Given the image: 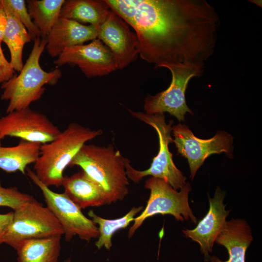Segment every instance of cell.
Wrapping results in <instances>:
<instances>
[{"mask_svg": "<svg viewBox=\"0 0 262 262\" xmlns=\"http://www.w3.org/2000/svg\"><path fill=\"white\" fill-rule=\"evenodd\" d=\"M135 31L140 57L155 67L204 66L213 55L220 20L206 0H105Z\"/></svg>", "mask_w": 262, "mask_h": 262, "instance_id": "1", "label": "cell"}, {"mask_svg": "<svg viewBox=\"0 0 262 262\" xmlns=\"http://www.w3.org/2000/svg\"><path fill=\"white\" fill-rule=\"evenodd\" d=\"M126 158L113 145L84 144L69 166H80L104 190L108 204L122 200L129 193Z\"/></svg>", "mask_w": 262, "mask_h": 262, "instance_id": "2", "label": "cell"}, {"mask_svg": "<svg viewBox=\"0 0 262 262\" xmlns=\"http://www.w3.org/2000/svg\"><path fill=\"white\" fill-rule=\"evenodd\" d=\"M101 129L92 130L71 123L52 141L41 144L33 171L38 179L49 187L62 186L63 172L82 146L101 135Z\"/></svg>", "mask_w": 262, "mask_h": 262, "instance_id": "3", "label": "cell"}, {"mask_svg": "<svg viewBox=\"0 0 262 262\" xmlns=\"http://www.w3.org/2000/svg\"><path fill=\"white\" fill-rule=\"evenodd\" d=\"M33 41L32 50L19 74L1 83L3 93L0 98L9 101L7 114L30 107L41 98L45 84H55L61 77L59 68L47 72L40 65V58L47 45L46 38L38 37Z\"/></svg>", "mask_w": 262, "mask_h": 262, "instance_id": "4", "label": "cell"}, {"mask_svg": "<svg viewBox=\"0 0 262 262\" xmlns=\"http://www.w3.org/2000/svg\"><path fill=\"white\" fill-rule=\"evenodd\" d=\"M131 115L136 119L153 128L157 133L159 141V150L152 160L150 167L145 170L134 169L127 158L125 167L128 178L135 183L139 182L147 176L163 179L174 189L180 190L186 183V177L175 165L168 145L173 142L171 133L173 121L167 124L164 114L149 115L141 112L128 109Z\"/></svg>", "mask_w": 262, "mask_h": 262, "instance_id": "5", "label": "cell"}, {"mask_svg": "<svg viewBox=\"0 0 262 262\" xmlns=\"http://www.w3.org/2000/svg\"><path fill=\"white\" fill-rule=\"evenodd\" d=\"M145 187L150 190V196L143 212L134 218L129 231V238L132 237L147 218L158 214L172 215L178 221L190 220L197 223L189 204V193L191 190L189 182L178 191L164 180L151 177L146 180Z\"/></svg>", "mask_w": 262, "mask_h": 262, "instance_id": "6", "label": "cell"}, {"mask_svg": "<svg viewBox=\"0 0 262 262\" xmlns=\"http://www.w3.org/2000/svg\"><path fill=\"white\" fill-rule=\"evenodd\" d=\"M13 212V220L5 234L3 243L15 250L26 240L64 234L53 213L35 198Z\"/></svg>", "mask_w": 262, "mask_h": 262, "instance_id": "7", "label": "cell"}, {"mask_svg": "<svg viewBox=\"0 0 262 262\" xmlns=\"http://www.w3.org/2000/svg\"><path fill=\"white\" fill-rule=\"evenodd\" d=\"M161 67L170 70L172 75L171 82L166 90L154 96H146L144 104L145 113L154 115L167 112L179 121H184L186 113L193 114L185 100L188 82L192 78L202 76L204 66L166 64Z\"/></svg>", "mask_w": 262, "mask_h": 262, "instance_id": "8", "label": "cell"}, {"mask_svg": "<svg viewBox=\"0 0 262 262\" xmlns=\"http://www.w3.org/2000/svg\"><path fill=\"white\" fill-rule=\"evenodd\" d=\"M26 174L42 192L47 207L53 213L61 224L65 240L70 241L75 235L89 242L98 238V227L92 219L86 217L81 209L64 193H58L51 190L37 177L34 172L29 167Z\"/></svg>", "mask_w": 262, "mask_h": 262, "instance_id": "9", "label": "cell"}, {"mask_svg": "<svg viewBox=\"0 0 262 262\" xmlns=\"http://www.w3.org/2000/svg\"><path fill=\"white\" fill-rule=\"evenodd\" d=\"M172 131L178 153L188 160L192 180L211 155L224 152L229 157H232L233 138L227 132L219 131L213 137L203 139L195 136L187 126L180 123L172 127Z\"/></svg>", "mask_w": 262, "mask_h": 262, "instance_id": "10", "label": "cell"}, {"mask_svg": "<svg viewBox=\"0 0 262 262\" xmlns=\"http://www.w3.org/2000/svg\"><path fill=\"white\" fill-rule=\"evenodd\" d=\"M61 131L44 114L30 107L0 118V145L8 136L44 144L54 140Z\"/></svg>", "mask_w": 262, "mask_h": 262, "instance_id": "11", "label": "cell"}, {"mask_svg": "<svg viewBox=\"0 0 262 262\" xmlns=\"http://www.w3.org/2000/svg\"><path fill=\"white\" fill-rule=\"evenodd\" d=\"M54 63L57 66H77L88 78L104 76L118 69L115 55L98 38L66 49Z\"/></svg>", "mask_w": 262, "mask_h": 262, "instance_id": "12", "label": "cell"}, {"mask_svg": "<svg viewBox=\"0 0 262 262\" xmlns=\"http://www.w3.org/2000/svg\"><path fill=\"white\" fill-rule=\"evenodd\" d=\"M97 38L113 52L116 59L118 69L124 68L137 58L139 54L135 33L111 9L99 27Z\"/></svg>", "mask_w": 262, "mask_h": 262, "instance_id": "13", "label": "cell"}, {"mask_svg": "<svg viewBox=\"0 0 262 262\" xmlns=\"http://www.w3.org/2000/svg\"><path fill=\"white\" fill-rule=\"evenodd\" d=\"M225 193L217 187L213 198L209 197V209L205 216L195 228L182 230L186 237L197 243L206 261H210V253L213 251L214 242L226 222L230 210H226L223 203Z\"/></svg>", "mask_w": 262, "mask_h": 262, "instance_id": "14", "label": "cell"}, {"mask_svg": "<svg viewBox=\"0 0 262 262\" xmlns=\"http://www.w3.org/2000/svg\"><path fill=\"white\" fill-rule=\"evenodd\" d=\"M98 30L99 27L59 17L46 37V49L51 57H58L67 48L97 38Z\"/></svg>", "mask_w": 262, "mask_h": 262, "instance_id": "15", "label": "cell"}, {"mask_svg": "<svg viewBox=\"0 0 262 262\" xmlns=\"http://www.w3.org/2000/svg\"><path fill=\"white\" fill-rule=\"evenodd\" d=\"M251 229L247 222L232 218L226 221L218 234L215 242L228 250L229 259L222 261L217 256L210 257L211 262H246V251L252 241Z\"/></svg>", "mask_w": 262, "mask_h": 262, "instance_id": "16", "label": "cell"}, {"mask_svg": "<svg viewBox=\"0 0 262 262\" xmlns=\"http://www.w3.org/2000/svg\"><path fill=\"white\" fill-rule=\"evenodd\" d=\"M64 193L81 209L107 203L102 187L83 170L70 176H64Z\"/></svg>", "mask_w": 262, "mask_h": 262, "instance_id": "17", "label": "cell"}, {"mask_svg": "<svg viewBox=\"0 0 262 262\" xmlns=\"http://www.w3.org/2000/svg\"><path fill=\"white\" fill-rule=\"evenodd\" d=\"M62 235L28 239L21 242L16 250L18 262H59Z\"/></svg>", "mask_w": 262, "mask_h": 262, "instance_id": "18", "label": "cell"}, {"mask_svg": "<svg viewBox=\"0 0 262 262\" xmlns=\"http://www.w3.org/2000/svg\"><path fill=\"white\" fill-rule=\"evenodd\" d=\"M110 10L105 0H66L61 9L60 17L99 27Z\"/></svg>", "mask_w": 262, "mask_h": 262, "instance_id": "19", "label": "cell"}, {"mask_svg": "<svg viewBox=\"0 0 262 262\" xmlns=\"http://www.w3.org/2000/svg\"><path fill=\"white\" fill-rule=\"evenodd\" d=\"M41 145L21 139L15 146L0 145V168L8 173L19 171L26 174L27 165L34 163L39 157Z\"/></svg>", "mask_w": 262, "mask_h": 262, "instance_id": "20", "label": "cell"}, {"mask_svg": "<svg viewBox=\"0 0 262 262\" xmlns=\"http://www.w3.org/2000/svg\"><path fill=\"white\" fill-rule=\"evenodd\" d=\"M3 4L7 17V24L2 41L9 49L11 55L10 62L13 68L19 72L24 65L22 61L24 46L32 39L24 26L7 6L3 3Z\"/></svg>", "mask_w": 262, "mask_h": 262, "instance_id": "21", "label": "cell"}, {"mask_svg": "<svg viewBox=\"0 0 262 262\" xmlns=\"http://www.w3.org/2000/svg\"><path fill=\"white\" fill-rule=\"evenodd\" d=\"M65 0H28L27 7L35 26L46 38L60 17V13Z\"/></svg>", "mask_w": 262, "mask_h": 262, "instance_id": "22", "label": "cell"}, {"mask_svg": "<svg viewBox=\"0 0 262 262\" xmlns=\"http://www.w3.org/2000/svg\"><path fill=\"white\" fill-rule=\"evenodd\" d=\"M143 206L133 207L126 215L115 219H106L97 215L93 210H90L88 215L92 221L98 225L99 236L95 243L98 249L104 246L110 249L112 246V238L118 230L127 227L134 220V216L143 209Z\"/></svg>", "mask_w": 262, "mask_h": 262, "instance_id": "23", "label": "cell"}, {"mask_svg": "<svg viewBox=\"0 0 262 262\" xmlns=\"http://www.w3.org/2000/svg\"><path fill=\"white\" fill-rule=\"evenodd\" d=\"M11 12L18 19L24 26L30 34L32 39L34 40L41 37L38 28L34 24L29 13L26 2L24 0H2Z\"/></svg>", "mask_w": 262, "mask_h": 262, "instance_id": "24", "label": "cell"}, {"mask_svg": "<svg viewBox=\"0 0 262 262\" xmlns=\"http://www.w3.org/2000/svg\"><path fill=\"white\" fill-rule=\"evenodd\" d=\"M34 199L32 196L21 192L16 187H3L0 180V207H8L15 211Z\"/></svg>", "mask_w": 262, "mask_h": 262, "instance_id": "25", "label": "cell"}, {"mask_svg": "<svg viewBox=\"0 0 262 262\" xmlns=\"http://www.w3.org/2000/svg\"><path fill=\"white\" fill-rule=\"evenodd\" d=\"M15 71L10 62L6 59L0 44V83L10 79L14 75Z\"/></svg>", "mask_w": 262, "mask_h": 262, "instance_id": "26", "label": "cell"}, {"mask_svg": "<svg viewBox=\"0 0 262 262\" xmlns=\"http://www.w3.org/2000/svg\"><path fill=\"white\" fill-rule=\"evenodd\" d=\"M13 215V212L0 213V245L3 244L5 234L12 222Z\"/></svg>", "mask_w": 262, "mask_h": 262, "instance_id": "27", "label": "cell"}, {"mask_svg": "<svg viewBox=\"0 0 262 262\" xmlns=\"http://www.w3.org/2000/svg\"><path fill=\"white\" fill-rule=\"evenodd\" d=\"M7 24V17L2 0H0V44L2 39Z\"/></svg>", "mask_w": 262, "mask_h": 262, "instance_id": "28", "label": "cell"}, {"mask_svg": "<svg viewBox=\"0 0 262 262\" xmlns=\"http://www.w3.org/2000/svg\"><path fill=\"white\" fill-rule=\"evenodd\" d=\"M249 1H251L253 3H254L255 4H256L257 5H258V6H261L262 5V4H260V0H249Z\"/></svg>", "mask_w": 262, "mask_h": 262, "instance_id": "29", "label": "cell"}, {"mask_svg": "<svg viewBox=\"0 0 262 262\" xmlns=\"http://www.w3.org/2000/svg\"><path fill=\"white\" fill-rule=\"evenodd\" d=\"M64 262H70V260L69 259L66 260Z\"/></svg>", "mask_w": 262, "mask_h": 262, "instance_id": "30", "label": "cell"}]
</instances>
